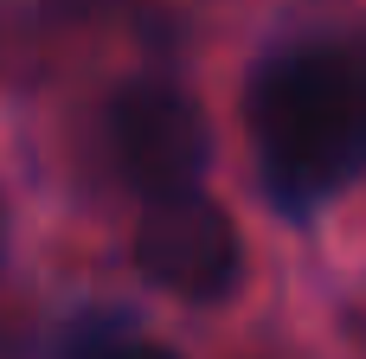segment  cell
I'll use <instances>...</instances> for the list:
<instances>
[{
    "label": "cell",
    "instance_id": "277c9868",
    "mask_svg": "<svg viewBox=\"0 0 366 359\" xmlns=\"http://www.w3.org/2000/svg\"><path fill=\"white\" fill-rule=\"evenodd\" d=\"M84 359H180L174 347H154V340H103L97 353H84Z\"/></svg>",
    "mask_w": 366,
    "mask_h": 359
},
{
    "label": "cell",
    "instance_id": "3957f363",
    "mask_svg": "<svg viewBox=\"0 0 366 359\" xmlns=\"http://www.w3.org/2000/svg\"><path fill=\"white\" fill-rule=\"evenodd\" d=\"M238 225L225 206H212L199 186L154 193L135 225V270L180 295V302H219L238 283Z\"/></svg>",
    "mask_w": 366,
    "mask_h": 359
},
{
    "label": "cell",
    "instance_id": "6da1fadb",
    "mask_svg": "<svg viewBox=\"0 0 366 359\" xmlns=\"http://www.w3.org/2000/svg\"><path fill=\"white\" fill-rule=\"evenodd\" d=\"M244 122L264 161V186L283 206H309L366 167V51L296 45L257 64Z\"/></svg>",
    "mask_w": 366,
    "mask_h": 359
},
{
    "label": "cell",
    "instance_id": "7a4b0ae2",
    "mask_svg": "<svg viewBox=\"0 0 366 359\" xmlns=\"http://www.w3.org/2000/svg\"><path fill=\"white\" fill-rule=\"evenodd\" d=\"M109 154L142 199L199 186V173L212 167L206 109L167 77H135L109 96Z\"/></svg>",
    "mask_w": 366,
    "mask_h": 359
},
{
    "label": "cell",
    "instance_id": "5b68a950",
    "mask_svg": "<svg viewBox=\"0 0 366 359\" xmlns=\"http://www.w3.org/2000/svg\"><path fill=\"white\" fill-rule=\"evenodd\" d=\"M0 257H6V199H0Z\"/></svg>",
    "mask_w": 366,
    "mask_h": 359
}]
</instances>
